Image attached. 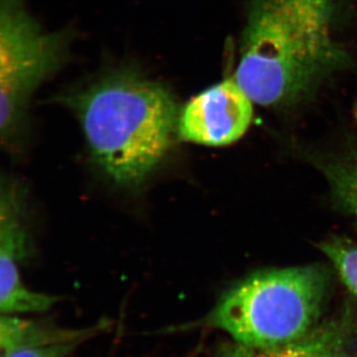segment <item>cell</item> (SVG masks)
Here are the masks:
<instances>
[{"label":"cell","mask_w":357,"mask_h":357,"mask_svg":"<svg viewBox=\"0 0 357 357\" xmlns=\"http://www.w3.org/2000/svg\"><path fill=\"white\" fill-rule=\"evenodd\" d=\"M335 15V0H250L234 81L265 107L307 95L347 60Z\"/></svg>","instance_id":"1"},{"label":"cell","mask_w":357,"mask_h":357,"mask_svg":"<svg viewBox=\"0 0 357 357\" xmlns=\"http://www.w3.org/2000/svg\"><path fill=\"white\" fill-rule=\"evenodd\" d=\"M98 165L116 184L139 185L178 135L175 98L135 70L112 73L67 98Z\"/></svg>","instance_id":"2"},{"label":"cell","mask_w":357,"mask_h":357,"mask_svg":"<svg viewBox=\"0 0 357 357\" xmlns=\"http://www.w3.org/2000/svg\"><path fill=\"white\" fill-rule=\"evenodd\" d=\"M326 289L328 276L319 266L257 272L222 296L206 325L250 347L289 344L316 328Z\"/></svg>","instance_id":"3"},{"label":"cell","mask_w":357,"mask_h":357,"mask_svg":"<svg viewBox=\"0 0 357 357\" xmlns=\"http://www.w3.org/2000/svg\"><path fill=\"white\" fill-rule=\"evenodd\" d=\"M65 33H46L23 0H1L0 8V130L10 138L33 91L62 65Z\"/></svg>","instance_id":"4"},{"label":"cell","mask_w":357,"mask_h":357,"mask_svg":"<svg viewBox=\"0 0 357 357\" xmlns=\"http://www.w3.org/2000/svg\"><path fill=\"white\" fill-rule=\"evenodd\" d=\"M252 102L236 81L211 86L185 105L178 117V136L206 146L231 144L250 126Z\"/></svg>","instance_id":"5"},{"label":"cell","mask_w":357,"mask_h":357,"mask_svg":"<svg viewBox=\"0 0 357 357\" xmlns=\"http://www.w3.org/2000/svg\"><path fill=\"white\" fill-rule=\"evenodd\" d=\"M105 321L84 328H63L41 321L2 314L1 357H67L107 328Z\"/></svg>","instance_id":"6"},{"label":"cell","mask_w":357,"mask_h":357,"mask_svg":"<svg viewBox=\"0 0 357 357\" xmlns=\"http://www.w3.org/2000/svg\"><path fill=\"white\" fill-rule=\"evenodd\" d=\"M218 357H351L349 340L342 326H316L305 337L275 347H250L232 342Z\"/></svg>","instance_id":"7"},{"label":"cell","mask_w":357,"mask_h":357,"mask_svg":"<svg viewBox=\"0 0 357 357\" xmlns=\"http://www.w3.org/2000/svg\"><path fill=\"white\" fill-rule=\"evenodd\" d=\"M330 177L337 198L354 213L357 222V153L333 167Z\"/></svg>","instance_id":"8"},{"label":"cell","mask_w":357,"mask_h":357,"mask_svg":"<svg viewBox=\"0 0 357 357\" xmlns=\"http://www.w3.org/2000/svg\"><path fill=\"white\" fill-rule=\"evenodd\" d=\"M321 249L335 264L345 285L357 297V245L333 241L321 245Z\"/></svg>","instance_id":"9"}]
</instances>
